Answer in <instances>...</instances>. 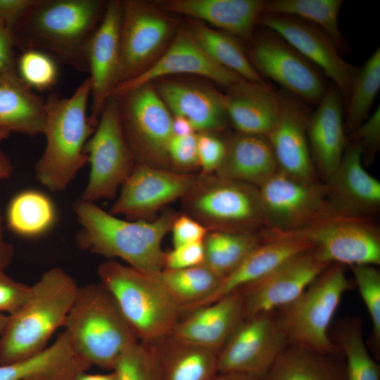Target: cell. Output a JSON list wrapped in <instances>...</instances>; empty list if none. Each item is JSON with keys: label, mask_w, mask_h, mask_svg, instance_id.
<instances>
[{"label": "cell", "mask_w": 380, "mask_h": 380, "mask_svg": "<svg viewBox=\"0 0 380 380\" xmlns=\"http://www.w3.org/2000/svg\"><path fill=\"white\" fill-rule=\"evenodd\" d=\"M72 208L80 225L75 234L80 248L109 260L120 258L151 276L164 269L165 253L161 245L177 217L173 212L167 211L152 222L128 221L80 198Z\"/></svg>", "instance_id": "obj_1"}, {"label": "cell", "mask_w": 380, "mask_h": 380, "mask_svg": "<svg viewBox=\"0 0 380 380\" xmlns=\"http://www.w3.org/2000/svg\"><path fill=\"white\" fill-rule=\"evenodd\" d=\"M106 2L101 0H37L13 30L23 51L35 49L80 71L87 70V51Z\"/></svg>", "instance_id": "obj_2"}, {"label": "cell", "mask_w": 380, "mask_h": 380, "mask_svg": "<svg viewBox=\"0 0 380 380\" xmlns=\"http://www.w3.org/2000/svg\"><path fill=\"white\" fill-rule=\"evenodd\" d=\"M91 84L87 77L69 97L45 100L44 152L34 165L36 179L52 192L64 191L88 163L84 148L96 127L87 115Z\"/></svg>", "instance_id": "obj_3"}, {"label": "cell", "mask_w": 380, "mask_h": 380, "mask_svg": "<svg viewBox=\"0 0 380 380\" xmlns=\"http://www.w3.org/2000/svg\"><path fill=\"white\" fill-rule=\"evenodd\" d=\"M79 286L68 272L52 267L30 286L23 305L9 315L0 337V365L33 355L48 345L53 334L64 327Z\"/></svg>", "instance_id": "obj_4"}, {"label": "cell", "mask_w": 380, "mask_h": 380, "mask_svg": "<svg viewBox=\"0 0 380 380\" xmlns=\"http://www.w3.org/2000/svg\"><path fill=\"white\" fill-rule=\"evenodd\" d=\"M64 327L83 360L110 371L120 355L139 341L101 283L79 286Z\"/></svg>", "instance_id": "obj_5"}, {"label": "cell", "mask_w": 380, "mask_h": 380, "mask_svg": "<svg viewBox=\"0 0 380 380\" xmlns=\"http://www.w3.org/2000/svg\"><path fill=\"white\" fill-rule=\"evenodd\" d=\"M97 271L139 341L152 343L170 334L182 311L156 275L115 260L103 262Z\"/></svg>", "instance_id": "obj_6"}, {"label": "cell", "mask_w": 380, "mask_h": 380, "mask_svg": "<svg viewBox=\"0 0 380 380\" xmlns=\"http://www.w3.org/2000/svg\"><path fill=\"white\" fill-rule=\"evenodd\" d=\"M345 267L331 264L297 299L275 311L290 344L342 354L329 331L342 296L353 286Z\"/></svg>", "instance_id": "obj_7"}, {"label": "cell", "mask_w": 380, "mask_h": 380, "mask_svg": "<svg viewBox=\"0 0 380 380\" xmlns=\"http://www.w3.org/2000/svg\"><path fill=\"white\" fill-rule=\"evenodd\" d=\"M184 197L188 210L208 229L255 232L263 227L265 230L258 189L254 186L202 175Z\"/></svg>", "instance_id": "obj_8"}, {"label": "cell", "mask_w": 380, "mask_h": 380, "mask_svg": "<svg viewBox=\"0 0 380 380\" xmlns=\"http://www.w3.org/2000/svg\"><path fill=\"white\" fill-rule=\"evenodd\" d=\"M116 97L122 131L136 163L167 169L172 115L151 83Z\"/></svg>", "instance_id": "obj_9"}, {"label": "cell", "mask_w": 380, "mask_h": 380, "mask_svg": "<svg viewBox=\"0 0 380 380\" xmlns=\"http://www.w3.org/2000/svg\"><path fill=\"white\" fill-rule=\"evenodd\" d=\"M177 30L176 20L154 3L122 1L120 63L116 86L151 68L167 49Z\"/></svg>", "instance_id": "obj_10"}, {"label": "cell", "mask_w": 380, "mask_h": 380, "mask_svg": "<svg viewBox=\"0 0 380 380\" xmlns=\"http://www.w3.org/2000/svg\"><path fill=\"white\" fill-rule=\"evenodd\" d=\"M265 232L286 234L331 214L324 182L298 178L278 170L258 187Z\"/></svg>", "instance_id": "obj_11"}, {"label": "cell", "mask_w": 380, "mask_h": 380, "mask_svg": "<svg viewBox=\"0 0 380 380\" xmlns=\"http://www.w3.org/2000/svg\"><path fill=\"white\" fill-rule=\"evenodd\" d=\"M287 234L312 246L317 257L328 264H380V233L368 217L334 213Z\"/></svg>", "instance_id": "obj_12"}, {"label": "cell", "mask_w": 380, "mask_h": 380, "mask_svg": "<svg viewBox=\"0 0 380 380\" xmlns=\"http://www.w3.org/2000/svg\"><path fill=\"white\" fill-rule=\"evenodd\" d=\"M84 151L90 172L80 198L95 203L114 198L136 164L124 136L114 96L106 101Z\"/></svg>", "instance_id": "obj_13"}, {"label": "cell", "mask_w": 380, "mask_h": 380, "mask_svg": "<svg viewBox=\"0 0 380 380\" xmlns=\"http://www.w3.org/2000/svg\"><path fill=\"white\" fill-rule=\"evenodd\" d=\"M252 42L247 54L261 77L271 79L308 104L319 103L327 88L317 68L270 30L253 37Z\"/></svg>", "instance_id": "obj_14"}, {"label": "cell", "mask_w": 380, "mask_h": 380, "mask_svg": "<svg viewBox=\"0 0 380 380\" xmlns=\"http://www.w3.org/2000/svg\"><path fill=\"white\" fill-rule=\"evenodd\" d=\"M289 345L275 311L246 318L218 353V372L262 378Z\"/></svg>", "instance_id": "obj_15"}, {"label": "cell", "mask_w": 380, "mask_h": 380, "mask_svg": "<svg viewBox=\"0 0 380 380\" xmlns=\"http://www.w3.org/2000/svg\"><path fill=\"white\" fill-rule=\"evenodd\" d=\"M258 24L282 37L330 78L346 106L360 67L345 61L324 31L310 23L284 15L263 14Z\"/></svg>", "instance_id": "obj_16"}, {"label": "cell", "mask_w": 380, "mask_h": 380, "mask_svg": "<svg viewBox=\"0 0 380 380\" xmlns=\"http://www.w3.org/2000/svg\"><path fill=\"white\" fill-rule=\"evenodd\" d=\"M197 176L136 163L120 188L110 213L132 219L145 217L161 206L184 197Z\"/></svg>", "instance_id": "obj_17"}, {"label": "cell", "mask_w": 380, "mask_h": 380, "mask_svg": "<svg viewBox=\"0 0 380 380\" xmlns=\"http://www.w3.org/2000/svg\"><path fill=\"white\" fill-rule=\"evenodd\" d=\"M330 265L320 260L311 248L240 289L246 318L276 311L290 304Z\"/></svg>", "instance_id": "obj_18"}, {"label": "cell", "mask_w": 380, "mask_h": 380, "mask_svg": "<svg viewBox=\"0 0 380 380\" xmlns=\"http://www.w3.org/2000/svg\"><path fill=\"white\" fill-rule=\"evenodd\" d=\"M122 1L106 4L103 18L91 36L87 51L91 84V122L96 127L102 109L116 86L120 63Z\"/></svg>", "instance_id": "obj_19"}, {"label": "cell", "mask_w": 380, "mask_h": 380, "mask_svg": "<svg viewBox=\"0 0 380 380\" xmlns=\"http://www.w3.org/2000/svg\"><path fill=\"white\" fill-rule=\"evenodd\" d=\"M279 94V115L266 136L279 170L298 178L317 180L307 137V124L311 113L308 106L284 89Z\"/></svg>", "instance_id": "obj_20"}, {"label": "cell", "mask_w": 380, "mask_h": 380, "mask_svg": "<svg viewBox=\"0 0 380 380\" xmlns=\"http://www.w3.org/2000/svg\"><path fill=\"white\" fill-rule=\"evenodd\" d=\"M177 74L203 76L226 89L245 80L216 63L198 45L186 29H179L167 49L151 68L138 77L117 85L111 96H118L142 84Z\"/></svg>", "instance_id": "obj_21"}, {"label": "cell", "mask_w": 380, "mask_h": 380, "mask_svg": "<svg viewBox=\"0 0 380 380\" xmlns=\"http://www.w3.org/2000/svg\"><path fill=\"white\" fill-rule=\"evenodd\" d=\"M328 199L336 212L368 217L380 206V182L362 165V146L348 144L339 165L324 182Z\"/></svg>", "instance_id": "obj_22"}, {"label": "cell", "mask_w": 380, "mask_h": 380, "mask_svg": "<svg viewBox=\"0 0 380 380\" xmlns=\"http://www.w3.org/2000/svg\"><path fill=\"white\" fill-rule=\"evenodd\" d=\"M246 319L240 290L182 313L169 335L217 353Z\"/></svg>", "instance_id": "obj_23"}, {"label": "cell", "mask_w": 380, "mask_h": 380, "mask_svg": "<svg viewBox=\"0 0 380 380\" xmlns=\"http://www.w3.org/2000/svg\"><path fill=\"white\" fill-rule=\"evenodd\" d=\"M263 234L265 239L221 279L215 291L186 312L215 302L262 279L289 259L312 248L307 241L293 235L267 232Z\"/></svg>", "instance_id": "obj_24"}, {"label": "cell", "mask_w": 380, "mask_h": 380, "mask_svg": "<svg viewBox=\"0 0 380 380\" xmlns=\"http://www.w3.org/2000/svg\"><path fill=\"white\" fill-rule=\"evenodd\" d=\"M343 103L334 85L327 89L307 124V137L316 172L326 182L339 165L348 145Z\"/></svg>", "instance_id": "obj_25"}, {"label": "cell", "mask_w": 380, "mask_h": 380, "mask_svg": "<svg viewBox=\"0 0 380 380\" xmlns=\"http://www.w3.org/2000/svg\"><path fill=\"white\" fill-rule=\"evenodd\" d=\"M156 89L172 115L186 118L196 132H217L228 119L224 94L210 86L162 78Z\"/></svg>", "instance_id": "obj_26"}, {"label": "cell", "mask_w": 380, "mask_h": 380, "mask_svg": "<svg viewBox=\"0 0 380 380\" xmlns=\"http://www.w3.org/2000/svg\"><path fill=\"white\" fill-rule=\"evenodd\" d=\"M154 4L172 13L208 23L238 39L250 40L264 14L266 1L262 0H163Z\"/></svg>", "instance_id": "obj_27"}, {"label": "cell", "mask_w": 380, "mask_h": 380, "mask_svg": "<svg viewBox=\"0 0 380 380\" xmlns=\"http://www.w3.org/2000/svg\"><path fill=\"white\" fill-rule=\"evenodd\" d=\"M224 103L237 132L266 137L278 118L280 97L268 84L243 80L227 89Z\"/></svg>", "instance_id": "obj_28"}, {"label": "cell", "mask_w": 380, "mask_h": 380, "mask_svg": "<svg viewBox=\"0 0 380 380\" xmlns=\"http://www.w3.org/2000/svg\"><path fill=\"white\" fill-rule=\"evenodd\" d=\"M278 170L266 137L236 132L227 139L225 156L215 175L258 188Z\"/></svg>", "instance_id": "obj_29"}, {"label": "cell", "mask_w": 380, "mask_h": 380, "mask_svg": "<svg viewBox=\"0 0 380 380\" xmlns=\"http://www.w3.org/2000/svg\"><path fill=\"white\" fill-rule=\"evenodd\" d=\"M160 380H212L218 373V353L167 335L151 343Z\"/></svg>", "instance_id": "obj_30"}, {"label": "cell", "mask_w": 380, "mask_h": 380, "mask_svg": "<svg viewBox=\"0 0 380 380\" xmlns=\"http://www.w3.org/2000/svg\"><path fill=\"white\" fill-rule=\"evenodd\" d=\"M90 367L75 353L64 331L42 351L20 360L0 365V380H25L42 376L74 379Z\"/></svg>", "instance_id": "obj_31"}, {"label": "cell", "mask_w": 380, "mask_h": 380, "mask_svg": "<svg viewBox=\"0 0 380 380\" xmlns=\"http://www.w3.org/2000/svg\"><path fill=\"white\" fill-rule=\"evenodd\" d=\"M45 101L14 70L0 76V128L28 136L42 134Z\"/></svg>", "instance_id": "obj_32"}, {"label": "cell", "mask_w": 380, "mask_h": 380, "mask_svg": "<svg viewBox=\"0 0 380 380\" xmlns=\"http://www.w3.org/2000/svg\"><path fill=\"white\" fill-rule=\"evenodd\" d=\"M262 380H347L342 354L289 345Z\"/></svg>", "instance_id": "obj_33"}, {"label": "cell", "mask_w": 380, "mask_h": 380, "mask_svg": "<svg viewBox=\"0 0 380 380\" xmlns=\"http://www.w3.org/2000/svg\"><path fill=\"white\" fill-rule=\"evenodd\" d=\"M189 20L186 30L213 61L246 81L267 84L252 65L239 39L201 21Z\"/></svg>", "instance_id": "obj_34"}, {"label": "cell", "mask_w": 380, "mask_h": 380, "mask_svg": "<svg viewBox=\"0 0 380 380\" xmlns=\"http://www.w3.org/2000/svg\"><path fill=\"white\" fill-rule=\"evenodd\" d=\"M265 239L263 233L209 231L203 240V264L222 279L234 270Z\"/></svg>", "instance_id": "obj_35"}, {"label": "cell", "mask_w": 380, "mask_h": 380, "mask_svg": "<svg viewBox=\"0 0 380 380\" xmlns=\"http://www.w3.org/2000/svg\"><path fill=\"white\" fill-rule=\"evenodd\" d=\"M6 223L15 234L36 237L46 233L55 224L56 210L45 194L29 189L16 194L6 210Z\"/></svg>", "instance_id": "obj_36"}, {"label": "cell", "mask_w": 380, "mask_h": 380, "mask_svg": "<svg viewBox=\"0 0 380 380\" xmlns=\"http://www.w3.org/2000/svg\"><path fill=\"white\" fill-rule=\"evenodd\" d=\"M343 0H272L266 1L264 14L295 17L324 31L343 51L346 42L338 26Z\"/></svg>", "instance_id": "obj_37"}, {"label": "cell", "mask_w": 380, "mask_h": 380, "mask_svg": "<svg viewBox=\"0 0 380 380\" xmlns=\"http://www.w3.org/2000/svg\"><path fill=\"white\" fill-rule=\"evenodd\" d=\"M182 312L208 297L222 278L204 264L179 269H163L156 275Z\"/></svg>", "instance_id": "obj_38"}, {"label": "cell", "mask_w": 380, "mask_h": 380, "mask_svg": "<svg viewBox=\"0 0 380 380\" xmlns=\"http://www.w3.org/2000/svg\"><path fill=\"white\" fill-rule=\"evenodd\" d=\"M334 338L344 359L347 380H380V367L367 349L360 318L341 320Z\"/></svg>", "instance_id": "obj_39"}, {"label": "cell", "mask_w": 380, "mask_h": 380, "mask_svg": "<svg viewBox=\"0 0 380 380\" xmlns=\"http://www.w3.org/2000/svg\"><path fill=\"white\" fill-rule=\"evenodd\" d=\"M380 89V49L360 67L345 106L344 125L351 133L368 118Z\"/></svg>", "instance_id": "obj_40"}, {"label": "cell", "mask_w": 380, "mask_h": 380, "mask_svg": "<svg viewBox=\"0 0 380 380\" xmlns=\"http://www.w3.org/2000/svg\"><path fill=\"white\" fill-rule=\"evenodd\" d=\"M114 370L118 380H160L156 355L151 343L138 341L118 357Z\"/></svg>", "instance_id": "obj_41"}, {"label": "cell", "mask_w": 380, "mask_h": 380, "mask_svg": "<svg viewBox=\"0 0 380 380\" xmlns=\"http://www.w3.org/2000/svg\"><path fill=\"white\" fill-rule=\"evenodd\" d=\"M18 76L30 88L45 90L57 81L56 61L47 53L35 49L23 51L18 61Z\"/></svg>", "instance_id": "obj_42"}, {"label": "cell", "mask_w": 380, "mask_h": 380, "mask_svg": "<svg viewBox=\"0 0 380 380\" xmlns=\"http://www.w3.org/2000/svg\"><path fill=\"white\" fill-rule=\"evenodd\" d=\"M377 266H351L355 284L372 323V343L375 352L380 343V272Z\"/></svg>", "instance_id": "obj_43"}, {"label": "cell", "mask_w": 380, "mask_h": 380, "mask_svg": "<svg viewBox=\"0 0 380 380\" xmlns=\"http://www.w3.org/2000/svg\"><path fill=\"white\" fill-rule=\"evenodd\" d=\"M199 167L203 175L216 172L220 167L227 151V139L215 132L197 134Z\"/></svg>", "instance_id": "obj_44"}, {"label": "cell", "mask_w": 380, "mask_h": 380, "mask_svg": "<svg viewBox=\"0 0 380 380\" xmlns=\"http://www.w3.org/2000/svg\"><path fill=\"white\" fill-rule=\"evenodd\" d=\"M350 140L360 144L362 150V161L371 163L380 146V108L374 111L357 129L350 133Z\"/></svg>", "instance_id": "obj_45"}, {"label": "cell", "mask_w": 380, "mask_h": 380, "mask_svg": "<svg viewBox=\"0 0 380 380\" xmlns=\"http://www.w3.org/2000/svg\"><path fill=\"white\" fill-rule=\"evenodd\" d=\"M170 163L182 170L199 167L197 134L173 136L168 146Z\"/></svg>", "instance_id": "obj_46"}, {"label": "cell", "mask_w": 380, "mask_h": 380, "mask_svg": "<svg viewBox=\"0 0 380 380\" xmlns=\"http://www.w3.org/2000/svg\"><path fill=\"white\" fill-rule=\"evenodd\" d=\"M30 286L21 283L0 272V313L14 314L24 303Z\"/></svg>", "instance_id": "obj_47"}, {"label": "cell", "mask_w": 380, "mask_h": 380, "mask_svg": "<svg viewBox=\"0 0 380 380\" xmlns=\"http://www.w3.org/2000/svg\"><path fill=\"white\" fill-rule=\"evenodd\" d=\"M203 241L184 244L174 247L165 253V267L168 270H179L203 264Z\"/></svg>", "instance_id": "obj_48"}, {"label": "cell", "mask_w": 380, "mask_h": 380, "mask_svg": "<svg viewBox=\"0 0 380 380\" xmlns=\"http://www.w3.org/2000/svg\"><path fill=\"white\" fill-rule=\"evenodd\" d=\"M170 230L174 247L202 242L209 232L205 226L186 215L177 216Z\"/></svg>", "instance_id": "obj_49"}, {"label": "cell", "mask_w": 380, "mask_h": 380, "mask_svg": "<svg viewBox=\"0 0 380 380\" xmlns=\"http://www.w3.org/2000/svg\"><path fill=\"white\" fill-rule=\"evenodd\" d=\"M37 2V0H0V20L13 31Z\"/></svg>", "instance_id": "obj_50"}, {"label": "cell", "mask_w": 380, "mask_h": 380, "mask_svg": "<svg viewBox=\"0 0 380 380\" xmlns=\"http://www.w3.org/2000/svg\"><path fill=\"white\" fill-rule=\"evenodd\" d=\"M13 31L0 20V76L14 70V46Z\"/></svg>", "instance_id": "obj_51"}, {"label": "cell", "mask_w": 380, "mask_h": 380, "mask_svg": "<svg viewBox=\"0 0 380 380\" xmlns=\"http://www.w3.org/2000/svg\"><path fill=\"white\" fill-rule=\"evenodd\" d=\"M4 220L0 207V272L11 265L14 257L13 246L8 243L4 236Z\"/></svg>", "instance_id": "obj_52"}, {"label": "cell", "mask_w": 380, "mask_h": 380, "mask_svg": "<svg viewBox=\"0 0 380 380\" xmlns=\"http://www.w3.org/2000/svg\"><path fill=\"white\" fill-rule=\"evenodd\" d=\"M172 131L173 136L176 137L186 136L196 132L189 121L178 115H172Z\"/></svg>", "instance_id": "obj_53"}, {"label": "cell", "mask_w": 380, "mask_h": 380, "mask_svg": "<svg viewBox=\"0 0 380 380\" xmlns=\"http://www.w3.org/2000/svg\"><path fill=\"white\" fill-rule=\"evenodd\" d=\"M212 380H262V378L247 374L218 372Z\"/></svg>", "instance_id": "obj_54"}, {"label": "cell", "mask_w": 380, "mask_h": 380, "mask_svg": "<svg viewBox=\"0 0 380 380\" xmlns=\"http://www.w3.org/2000/svg\"><path fill=\"white\" fill-rule=\"evenodd\" d=\"M74 380H118V376L114 370L107 374H87L84 372L77 375Z\"/></svg>", "instance_id": "obj_55"}, {"label": "cell", "mask_w": 380, "mask_h": 380, "mask_svg": "<svg viewBox=\"0 0 380 380\" xmlns=\"http://www.w3.org/2000/svg\"><path fill=\"white\" fill-rule=\"evenodd\" d=\"M12 173V163L8 156L0 148V180L8 179Z\"/></svg>", "instance_id": "obj_56"}, {"label": "cell", "mask_w": 380, "mask_h": 380, "mask_svg": "<svg viewBox=\"0 0 380 380\" xmlns=\"http://www.w3.org/2000/svg\"><path fill=\"white\" fill-rule=\"evenodd\" d=\"M9 319V315L0 313V337L3 333Z\"/></svg>", "instance_id": "obj_57"}, {"label": "cell", "mask_w": 380, "mask_h": 380, "mask_svg": "<svg viewBox=\"0 0 380 380\" xmlns=\"http://www.w3.org/2000/svg\"><path fill=\"white\" fill-rule=\"evenodd\" d=\"M25 380H74V379H68V378H62V377H55V376H42V377L28 379Z\"/></svg>", "instance_id": "obj_58"}, {"label": "cell", "mask_w": 380, "mask_h": 380, "mask_svg": "<svg viewBox=\"0 0 380 380\" xmlns=\"http://www.w3.org/2000/svg\"><path fill=\"white\" fill-rule=\"evenodd\" d=\"M10 133L11 132L9 130L4 128H0V142L8 138Z\"/></svg>", "instance_id": "obj_59"}]
</instances>
